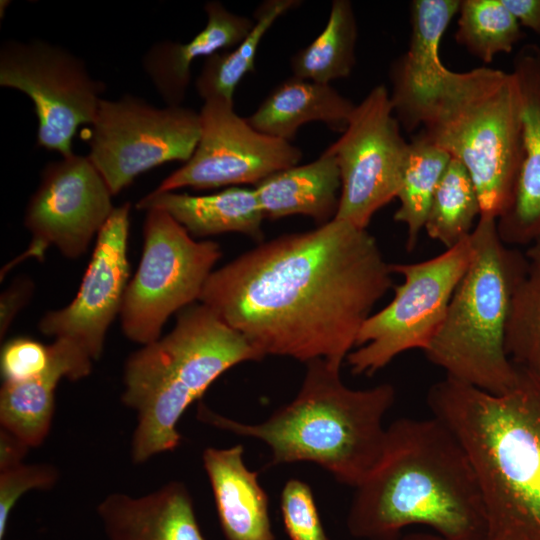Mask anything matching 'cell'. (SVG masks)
<instances>
[{
	"mask_svg": "<svg viewBox=\"0 0 540 540\" xmlns=\"http://www.w3.org/2000/svg\"><path fill=\"white\" fill-rule=\"evenodd\" d=\"M357 20L352 2L334 0L322 32L290 60L293 76L323 84L347 78L356 63Z\"/></svg>",
	"mask_w": 540,
	"mask_h": 540,
	"instance_id": "cell-25",
	"label": "cell"
},
{
	"mask_svg": "<svg viewBox=\"0 0 540 540\" xmlns=\"http://www.w3.org/2000/svg\"><path fill=\"white\" fill-rule=\"evenodd\" d=\"M521 27L533 31L540 39V0H502Z\"/></svg>",
	"mask_w": 540,
	"mask_h": 540,
	"instance_id": "cell-36",
	"label": "cell"
},
{
	"mask_svg": "<svg viewBox=\"0 0 540 540\" xmlns=\"http://www.w3.org/2000/svg\"><path fill=\"white\" fill-rule=\"evenodd\" d=\"M420 125L468 170L480 216L498 219L511 202L523 159L519 93L512 72L447 69L424 102Z\"/></svg>",
	"mask_w": 540,
	"mask_h": 540,
	"instance_id": "cell-6",
	"label": "cell"
},
{
	"mask_svg": "<svg viewBox=\"0 0 540 540\" xmlns=\"http://www.w3.org/2000/svg\"><path fill=\"white\" fill-rule=\"evenodd\" d=\"M526 258L530 266L540 271V236L529 245Z\"/></svg>",
	"mask_w": 540,
	"mask_h": 540,
	"instance_id": "cell-37",
	"label": "cell"
},
{
	"mask_svg": "<svg viewBox=\"0 0 540 540\" xmlns=\"http://www.w3.org/2000/svg\"><path fill=\"white\" fill-rule=\"evenodd\" d=\"M243 454L241 444L202 454L222 532L227 540H275L268 495Z\"/></svg>",
	"mask_w": 540,
	"mask_h": 540,
	"instance_id": "cell-21",
	"label": "cell"
},
{
	"mask_svg": "<svg viewBox=\"0 0 540 540\" xmlns=\"http://www.w3.org/2000/svg\"><path fill=\"white\" fill-rule=\"evenodd\" d=\"M392 274L367 229L334 218L261 243L214 270L199 302L263 357L324 359L341 368L393 287Z\"/></svg>",
	"mask_w": 540,
	"mask_h": 540,
	"instance_id": "cell-1",
	"label": "cell"
},
{
	"mask_svg": "<svg viewBox=\"0 0 540 540\" xmlns=\"http://www.w3.org/2000/svg\"><path fill=\"white\" fill-rule=\"evenodd\" d=\"M470 242V264L424 353L446 377L501 395L514 388L519 376L506 353L505 333L515 290L529 262L502 242L495 218L479 216Z\"/></svg>",
	"mask_w": 540,
	"mask_h": 540,
	"instance_id": "cell-7",
	"label": "cell"
},
{
	"mask_svg": "<svg viewBox=\"0 0 540 540\" xmlns=\"http://www.w3.org/2000/svg\"><path fill=\"white\" fill-rule=\"evenodd\" d=\"M480 214L473 180L465 166L452 157L434 193L424 229L431 239L449 249L471 234Z\"/></svg>",
	"mask_w": 540,
	"mask_h": 540,
	"instance_id": "cell-28",
	"label": "cell"
},
{
	"mask_svg": "<svg viewBox=\"0 0 540 540\" xmlns=\"http://www.w3.org/2000/svg\"><path fill=\"white\" fill-rule=\"evenodd\" d=\"M522 121L523 159L511 202L497 219L502 242L530 245L540 236V46L523 45L513 59Z\"/></svg>",
	"mask_w": 540,
	"mask_h": 540,
	"instance_id": "cell-16",
	"label": "cell"
},
{
	"mask_svg": "<svg viewBox=\"0 0 540 540\" xmlns=\"http://www.w3.org/2000/svg\"><path fill=\"white\" fill-rule=\"evenodd\" d=\"M112 196L88 156L72 153L48 163L25 211L30 246L3 272L25 258L42 260L49 246L67 258H79L115 209Z\"/></svg>",
	"mask_w": 540,
	"mask_h": 540,
	"instance_id": "cell-14",
	"label": "cell"
},
{
	"mask_svg": "<svg viewBox=\"0 0 540 540\" xmlns=\"http://www.w3.org/2000/svg\"><path fill=\"white\" fill-rule=\"evenodd\" d=\"M265 218L291 215L312 218L318 226L336 216L341 179L334 154L327 148L316 160L278 171L254 186Z\"/></svg>",
	"mask_w": 540,
	"mask_h": 540,
	"instance_id": "cell-24",
	"label": "cell"
},
{
	"mask_svg": "<svg viewBox=\"0 0 540 540\" xmlns=\"http://www.w3.org/2000/svg\"><path fill=\"white\" fill-rule=\"evenodd\" d=\"M130 208L128 202L115 207L98 233L75 298L65 307L47 312L38 324L42 334L73 341L92 360L102 354L106 333L120 314L129 283Z\"/></svg>",
	"mask_w": 540,
	"mask_h": 540,
	"instance_id": "cell-15",
	"label": "cell"
},
{
	"mask_svg": "<svg viewBox=\"0 0 540 540\" xmlns=\"http://www.w3.org/2000/svg\"><path fill=\"white\" fill-rule=\"evenodd\" d=\"M451 158L423 131L409 142L402 182L396 197L400 206L394 214V220L407 228L408 251L417 245L434 193Z\"/></svg>",
	"mask_w": 540,
	"mask_h": 540,
	"instance_id": "cell-27",
	"label": "cell"
},
{
	"mask_svg": "<svg viewBox=\"0 0 540 540\" xmlns=\"http://www.w3.org/2000/svg\"><path fill=\"white\" fill-rule=\"evenodd\" d=\"M200 134L199 112L182 105L158 108L126 94L101 100L85 140L88 158L114 196L154 167L187 162Z\"/></svg>",
	"mask_w": 540,
	"mask_h": 540,
	"instance_id": "cell-10",
	"label": "cell"
},
{
	"mask_svg": "<svg viewBox=\"0 0 540 540\" xmlns=\"http://www.w3.org/2000/svg\"><path fill=\"white\" fill-rule=\"evenodd\" d=\"M207 22L190 41L155 43L143 57V68L166 106H181L198 58L236 47L251 31L254 20L229 11L219 1L204 5Z\"/></svg>",
	"mask_w": 540,
	"mask_h": 540,
	"instance_id": "cell-20",
	"label": "cell"
},
{
	"mask_svg": "<svg viewBox=\"0 0 540 540\" xmlns=\"http://www.w3.org/2000/svg\"><path fill=\"white\" fill-rule=\"evenodd\" d=\"M58 471L48 464L23 463L0 471V540L6 535L9 516L18 499L30 490L51 489Z\"/></svg>",
	"mask_w": 540,
	"mask_h": 540,
	"instance_id": "cell-32",
	"label": "cell"
},
{
	"mask_svg": "<svg viewBox=\"0 0 540 540\" xmlns=\"http://www.w3.org/2000/svg\"><path fill=\"white\" fill-rule=\"evenodd\" d=\"M306 364L295 398L259 423H243L199 403L197 418L218 429L265 443L270 466L314 463L338 482L356 488L383 449L384 417L395 389L382 383L367 389L347 387L341 368L324 359Z\"/></svg>",
	"mask_w": 540,
	"mask_h": 540,
	"instance_id": "cell-4",
	"label": "cell"
},
{
	"mask_svg": "<svg viewBox=\"0 0 540 540\" xmlns=\"http://www.w3.org/2000/svg\"><path fill=\"white\" fill-rule=\"evenodd\" d=\"M136 208L167 212L192 237L236 232L261 241L264 236L265 215L254 188L233 186L203 196L152 191L137 202Z\"/></svg>",
	"mask_w": 540,
	"mask_h": 540,
	"instance_id": "cell-22",
	"label": "cell"
},
{
	"mask_svg": "<svg viewBox=\"0 0 540 540\" xmlns=\"http://www.w3.org/2000/svg\"><path fill=\"white\" fill-rule=\"evenodd\" d=\"M50 361L49 345L28 337L7 341L1 350L3 382H20L40 375Z\"/></svg>",
	"mask_w": 540,
	"mask_h": 540,
	"instance_id": "cell-33",
	"label": "cell"
},
{
	"mask_svg": "<svg viewBox=\"0 0 540 540\" xmlns=\"http://www.w3.org/2000/svg\"><path fill=\"white\" fill-rule=\"evenodd\" d=\"M263 358L206 305L179 311L168 334L143 345L124 364L121 399L137 414L132 461L142 464L174 451L181 442L177 424L185 410L224 372Z\"/></svg>",
	"mask_w": 540,
	"mask_h": 540,
	"instance_id": "cell-5",
	"label": "cell"
},
{
	"mask_svg": "<svg viewBox=\"0 0 540 540\" xmlns=\"http://www.w3.org/2000/svg\"><path fill=\"white\" fill-rule=\"evenodd\" d=\"M408 148L388 89L376 85L355 106L339 139L328 147L341 179L335 218L366 229L373 215L397 197Z\"/></svg>",
	"mask_w": 540,
	"mask_h": 540,
	"instance_id": "cell-12",
	"label": "cell"
},
{
	"mask_svg": "<svg viewBox=\"0 0 540 540\" xmlns=\"http://www.w3.org/2000/svg\"><path fill=\"white\" fill-rule=\"evenodd\" d=\"M389 540H447L443 538L442 536L436 534V533H428V532H414V533H408L405 535L399 534L398 536L391 538Z\"/></svg>",
	"mask_w": 540,
	"mask_h": 540,
	"instance_id": "cell-38",
	"label": "cell"
},
{
	"mask_svg": "<svg viewBox=\"0 0 540 540\" xmlns=\"http://www.w3.org/2000/svg\"><path fill=\"white\" fill-rule=\"evenodd\" d=\"M299 0H266L253 13L254 25L248 35L233 49L221 51L205 59L195 81V89L204 100L224 99L233 102V95L243 77L254 71L261 40L274 22L299 6Z\"/></svg>",
	"mask_w": 540,
	"mask_h": 540,
	"instance_id": "cell-26",
	"label": "cell"
},
{
	"mask_svg": "<svg viewBox=\"0 0 540 540\" xmlns=\"http://www.w3.org/2000/svg\"><path fill=\"white\" fill-rule=\"evenodd\" d=\"M97 514L108 540H205L192 496L180 481L141 497L109 494Z\"/></svg>",
	"mask_w": 540,
	"mask_h": 540,
	"instance_id": "cell-18",
	"label": "cell"
},
{
	"mask_svg": "<svg viewBox=\"0 0 540 540\" xmlns=\"http://www.w3.org/2000/svg\"><path fill=\"white\" fill-rule=\"evenodd\" d=\"M460 2L414 0L410 4L409 47L392 62L389 71L393 111L408 133L420 126L424 102L448 69L440 58V45Z\"/></svg>",
	"mask_w": 540,
	"mask_h": 540,
	"instance_id": "cell-17",
	"label": "cell"
},
{
	"mask_svg": "<svg viewBox=\"0 0 540 540\" xmlns=\"http://www.w3.org/2000/svg\"><path fill=\"white\" fill-rule=\"evenodd\" d=\"M143 251L120 311L121 328L142 346L158 340L175 312L194 304L220 259V245L196 241L167 212L146 211Z\"/></svg>",
	"mask_w": 540,
	"mask_h": 540,
	"instance_id": "cell-8",
	"label": "cell"
},
{
	"mask_svg": "<svg viewBox=\"0 0 540 540\" xmlns=\"http://www.w3.org/2000/svg\"><path fill=\"white\" fill-rule=\"evenodd\" d=\"M284 530L290 540H330L317 509L311 487L291 478L280 495Z\"/></svg>",
	"mask_w": 540,
	"mask_h": 540,
	"instance_id": "cell-31",
	"label": "cell"
},
{
	"mask_svg": "<svg viewBox=\"0 0 540 540\" xmlns=\"http://www.w3.org/2000/svg\"><path fill=\"white\" fill-rule=\"evenodd\" d=\"M505 349L515 366L540 378V271L530 264L512 299Z\"/></svg>",
	"mask_w": 540,
	"mask_h": 540,
	"instance_id": "cell-30",
	"label": "cell"
},
{
	"mask_svg": "<svg viewBox=\"0 0 540 540\" xmlns=\"http://www.w3.org/2000/svg\"><path fill=\"white\" fill-rule=\"evenodd\" d=\"M355 106L330 84L292 75L276 85L246 119L257 131L291 142L301 126L313 121L343 133Z\"/></svg>",
	"mask_w": 540,
	"mask_h": 540,
	"instance_id": "cell-23",
	"label": "cell"
},
{
	"mask_svg": "<svg viewBox=\"0 0 540 540\" xmlns=\"http://www.w3.org/2000/svg\"><path fill=\"white\" fill-rule=\"evenodd\" d=\"M49 350L50 361L45 371L25 381L3 382L0 390L1 428L30 448L39 446L49 433L60 380H80L92 369L90 356L69 339L56 338Z\"/></svg>",
	"mask_w": 540,
	"mask_h": 540,
	"instance_id": "cell-19",
	"label": "cell"
},
{
	"mask_svg": "<svg viewBox=\"0 0 540 540\" xmlns=\"http://www.w3.org/2000/svg\"><path fill=\"white\" fill-rule=\"evenodd\" d=\"M518 370L505 394L449 377L427 394L432 416L452 431L473 466L488 540H540V378Z\"/></svg>",
	"mask_w": 540,
	"mask_h": 540,
	"instance_id": "cell-3",
	"label": "cell"
},
{
	"mask_svg": "<svg viewBox=\"0 0 540 540\" xmlns=\"http://www.w3.org/2000/svg\"><path fill=\"white\" fill-rule=\"evenodd\" d=\"M199 114L201 134L192 157L163 179L154 192L255 186L302 159L299 147L254 129L234 111L233 102L206 100Z\"/></svg>",
	"mask_w": 540,
	"mask_h": 540,
	"instance_id": "cell-13",
	"label": "cell"
},
{
	"mask_svg": "<svg viewBox=\"0 0 540 540\" xmlns=\"http://www.w3.org/2000/svg\"><path fill=\"white\" fill-rule=\"evenodd\" d=\"M0 86L31 99L38 120L37 146L62 157L73 153L77 129L93 123L105 90L82 59L42 40L3 43Z\"/></svg>",
	"mask_w": 540,
	"mask_h": 540,
	"instance_id": "cell-11",
	"label": "cell"
},
{
	"mask_svg": "<svg viewBox=\"0 0 540 540\" xmlns=\"http://www.w3.org/2000/svg\"><path fill=\"white\" fill-rule=\"evenodd\" d=\"M456 42L484 63L509 54L525 38L521 25L502 0H462Z\"/></svg>",
	"mask_w": 540,
	"mask_h": 540,
	"instance_id": "cell-29",
	"label": "cell"
},
{
	"mask_svg": "<svg viewBox=\"0 0 540 540\" xmlns=\"http://www.w3.org/2000/svg\"><path fill=\"white\" fill-rule=\"evenodd\" d=\"M346 525L363 540H389L423 525L447 540H488L479 481L452 431L434 416L386 429L376 464L355 488Z\"/></svg>",
	"mask_w": 540,
	"mask_h": 540,
	"instance_id": "cell-2",
	"label": "cell"
},
{
	"mask_svg": "<svg viewBox=\"0 0 540 540\" xmlns=\"http://www.w3.org/2000/svg\"><path fill=\"white\" fill-rule=\"evenodd\" d=\"M30 447L19 437L1 428L0 431V471L22 463Z\"/></svg>",
	"mask_w": 540,
	"mask_h": 540,
	"instance_id": "cell-35",
	"label": "cell"
},
{
	"mask_svg": "<svg viewBox=\"0 0 540 540\" xmlns=\"http://www.w3.org/2000/svg\"><path fill=\"white\" fill-rule=\"evenodd\" d=\"M34 289L32 280L28 277L16 279L0 298V336L6 334L18 312L30 299Z\"/></svg>",
	"mask_w": 540,
	"mask_h": 540,
	"instance_id": "cell-34",
	"label": "cell"
},
{
	"mask_svg": "<svg viewBox=\"0 0 540 540\" xmlns=\"http://www.w3.org/2000/svg\"><path fill=\"white\" fill-rule=\"evenodd\" d=\"M472 258L470 235L431 259L391 264L403 276L394 298L371 314L347 356L354 375H373L398 355L425 350L441 327L452 295Z\"/></svg>",
	"mask_w": 540,
	"mask_h": 540,
	"instance_id": "cell-9",
	"label": "cell"
}]
</instances>
